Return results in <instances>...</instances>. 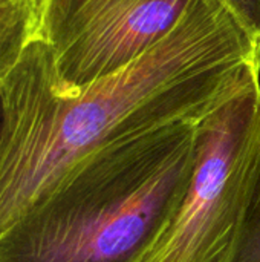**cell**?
<instances>
[{"mask_svg":"<svg viewBox=\"0 0 260 262\" xmlns=\"http://www.w3.org/2000/svg\"><path fill=\"white\" fill-rule=\"evenodd\" d=\"M260 58L219 0H196L176 29L121 71L78 91L60 84L48 45L34 40L0 81V233L89 154L178 121H199Z\"/></svg>","mask_w":260,"mask_h":262,"instance_id":"1","label":"cell"},{"mask_svg":"<svg viewBox=\"0 0 260 262\" xmlns=\"http://www.w3.org/2000/svg\"><path fill=\"white\" fill-rule=\"evenodd\" d=\"M198 121L110 143L75 163L0 233V262H141L181 204Z\"/></svg>","mask_w":260,"mask_h":262,"instance_id":"2","label":"cell"},{"mask_svg":"<svg viewBox=\"0 0 260 262\" xmlns=\"http://www.w3.org/2000/svg\"><path fill=\"white\" fill-rule=\"evenodd\" d=\"M260 166V58L196 124L195 167L169 226L141 262H227Z\"/></svg>","mask_w":260,"mask_h":262,"instance_id":"3","label":"cell"},{"mask_svg":"<svg viewBox=\"0 0 260 262\" xmlns=\"http://www.w3.org/2000/svg\"><path fill=\"white\" fill-rule=\"evenodd\" d=\"M196 0H44L38 38L60 84L78 91L167 38Z\"/></svg>","mask_w":260,"mask_h":262,"instance_id":"4","label":"cell"},{"mask_svg":"<svg viewBox=\"0 0 260 262\" xmlns=\"http://www.w3.org/2000/svg\"><path fill=\"white\" fill-rule=\"evenodd\" d=\"M44 0H0V81L38 38Z\"/></svg>","mask_w":260,"mask_h":262,"instance_id":"5","label":"cell"},{"mask_svg":"<svg viewBox=\"0 0 260 262\" xmlns=\"http://www.w3.org/2000/svg\"><path fill=\"white\" fill-rule=\"evenodd\" d=\"M227 262H260V166L239 235Z\"/></svg>","mask_w":260,"mask_h":262,"instance_id":"6","label":"cell"},{"mask_svg":"<svg viewBox=\"0 0 260 262\" xmlns=\"http://www.w3.org/2000/svg\"><path fill=\"white\" fill-rule=\"evenodd\" d=\"M242 28L260 43V0H219Z\"/></svg>","mask_w":260,"mask_h":262,"instance_id":"7","label":"cell"},{"mask_svg":"<svg viewBox=\"0 0 260 262\" xmlns=\"http://www.w3.org/2000/svg\"><path fill=\"white\" fill-rule=\"evenodd\" d=\"M2 134H3V97L0 88V143H2Z\"/></svg>","mask_w":260,"mask_h":262,"instance_id":"8","label":"cell"}]
</instances>
